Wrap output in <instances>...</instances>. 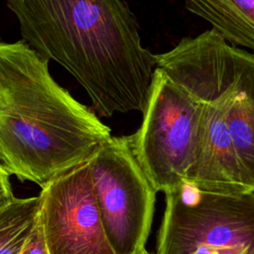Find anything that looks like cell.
<instances>
[{
    "mask_svg": "<svg viewBox=\"0 0 254 254\" xmlns=\"http://www.w3.org/2000/svg\"><path fill=\"white\" fill-rule=\"evenodd\" d=\"M165 195L156 254H254V191L184 181Z\"/></svg>",
    "mask_w": 254,
    "mask_h": 254,
    "instance_id": "cell-3",
    "label": "cell"
},
{
    "mask_svg": "<svg viewBox=\"0 0 254 254\" xmlns=\"http://www.w3.org/2000/svg\"><path fill=\"white\" fill-rule=\"evenodd\" d=\"M200 102L157 67L140 128L128 136L131 150L156 191L188 181L197 149Z\"/></svg>",
    "mask_w": 254,
    "mask_h": 254,
    "instance_id": "cell-4",
    "label": "cell"
},
{
    "mask_svg": "<svg viewBox=\"0 0 254 254\" xmlns=\"http://www.w3.org/2000/svg\"><path fill=\"white\" fill-rule=\"evenodd\" d=\"M226 43L254 50V0H184Z\"/></svg>",
    "mask_w": 254,
    "mask_h": 254,
    "instance_id": "cell-8",
    "label": "cell"
},
{
    "mask_svg": "<svg viewBox=\"0 0 254 254\" xmlns=\"http://www.w3.org/2000/svg\"><path fill=\"white\" fill-rule=\"evenodd\" d=\"M138 254H150V253L147 252V250H144L143 252H140V253H138Z\"/></svg>",
    "mask_w": 254,
    "mask_h": 254,
    "instance_id": "cell-12",
    "label": "cell"
},
{
    "mask_svg": "<svg viewBox=\"0 0 254 254\" xmlns=\"http://www.w3.org/2000/svg\"><path fill=\"white\" fill-rule=\"evenodd\" d=\"M88 159L41 188L40 221L49 254H115L93 193Z\"/></svg>",
    "mask_w": 254,
    "mask_h": 254,
    "instance_id": "cell-6",
    "label": "cell"
},
{
    "mask_svg": "<svg viewBox=\"0 0 254 254\" xmlns=\"http://www.w3.org/2000/svg\"><path fill=\"white\" fill-rule=\"evenodd\" d=\"M23 41L64 66L101 116L141 111L157 68L122 0H6Z\"/></svg>",
    "mask_w": 254,
    "mask_h": 254,
    "instance_id": "cell-1",
    "label": "cell"
},
{
    "mask_svg": "<svg viewBox=\"0 0 254 254\" xmlns=\"http://www.w3.org/2000/svg\"><path fill=\"white\" fill-rule=\"evenodd\" d=\"M9 177L10 173L0 162V206L8 203L15 197Z\"/></svg>",
    "mask_w": 254,
    "mask_h": 254,
    "instance_id": "cell-11",
    "label": "cell"
},
{
    "mask_svg": "<svg viewBox=\"0 0 254 254\" xmlns=\"http://www.w3.org/2000/svg\"><path fill=\"white\" fill-rule=\"evenodd\" d=\"M39 195L14 197L0 206V254H20L36 228L41 210Z\"/></svg>",
    "mask_w": 254,
    "mask_h": 254,
    "instance_id": "cell-9",
    "label": "cell"
},
{
    "mask_svg": "<svg viewBox=\"0 0 254 254\" xmlns=\"http://www.w3.org/2000/svg\"><path fill=\"white\" fill-rule=\"evenodd\" d=\"M20 254H49L47 249L40 217L36 228L31 234L29 240L27 241L25 247Z\"/></svg>",
    "mask_w": 254,
    "mask_h": 254,
    "instance_id": "cell-10",
    "label": "cell"
},
{
    "mask_svg": "<svg viewBox=\"0 0 254 254\" xmlns=\"http://www.w3.org/2000/svg\"><path fill=\"white\" fill-rule=\"evenodd\" d=\"M48 64L23 40L0 41V162L40 188L111 137L93 110L55 81Z\"/></svg>",
    "mask_w": 254,
    "mask_h": 254,
    "instance_id": "cell-2",
    "label": "cell"
},
{
    "mask_svg": "<svg viewBox=\"0 0 254 254\" xmlns=\"http://www.w3.org/2000/svg\"><path fill=\"white\" fill-rule=\"evenodd\" d=\"M233 96L227 123L246 184L254 191V54L234 47Z\"/></svg>",
    "mask_w": 254,
    "mask_h": 254,
    "instance_id": "cell-7",
    "label": "cell"
},
{
    "mask_svg": "<svg viewBox=\"0 0 254 254\" xmlns=\"http://www.w3.org/2000/svg\"><path fill=\"white\" fill-rule=\"evenodd\" d=\"M88 164L93 193L113 251L143 252L157 191L139 166L128 136H111L90 156Z\"/></svg>",
    "mask_w": 254,
    "mask_h": 254,
    "instance_id": "cell-5",
    "label": "cell"
}]
</instances>
